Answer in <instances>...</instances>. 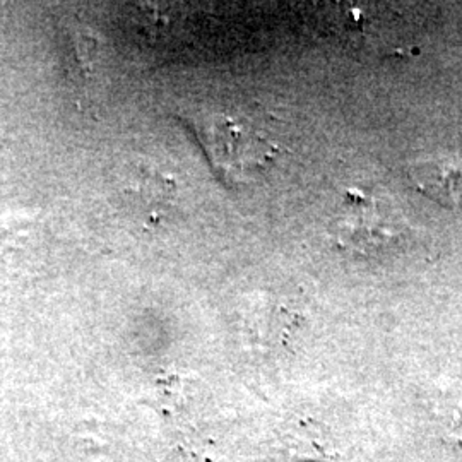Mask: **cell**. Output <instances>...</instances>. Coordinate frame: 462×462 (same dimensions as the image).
I'll use <instances>...</instances> for the list:
<instances>
[{
  "instance_id": "6da1fadb",
  "label": "cell",
  "mask_w": 462,
  "mask_h": 462,
  "mask_svg": "<svg viewBox=\"0 0 462 462\" xmlns=\"http://www.w3.org/2000/svg\"><path fill=\"white\" fill-rule=\"evenodd\" d=\"M190 124L216 171L231 185L259 182L280 156V146L248 118L202 112Z\"/></svg>"
},
{
  "instance_id": "3957f363",
  "label": "cell",
  "mask_w": 462,
  "mask_h": 462,
  "mask_svg": "<svg viewBox=\"0 0 462 462\" xmlns=\"http://www.w3.org/2000/svg\"><path fill=\"white\" fill-rule=\"evenodd\" d=\"M332 459L320 427L309 420L288 421L264 442L255 462H324Z\"/></svg>"
},
{
  "instance_id": "5b68a950",
  "label": "cell",
  "mask_w": 462,
  "mask_h": 462,
  "mask_svg": "<svg viewBox=\"0 0 462 462\" xmlns=\"http://www.w3.org/2000/svg\"><path fill=\"white\" fill-rule=\"evenodd\" d=\"M414 189L447 209H462V163L446 158L414 162L408 168Z\"/></svg>"
},
{
  "instance_id": "7a4b0ae2",
  "label": "cell",
  "mask_w": 462,
  "mask_h": 462,
  "mask_svg": "<svg viewBox=\"0 0 462 462\" xmlns=\"http://www.w3.org/2000/svg\"><path fill=\"white\" fill-rule=\"evenodd\" d=\"M383 213L375 199L365 196L360 190H347L337 226V238L343 247L372 254L377 248L397 242L401 230Z\"/></svg>"
},
{
  "instance_id": "277c9868",
  "label": "cell",
  "mask_w": 462,
  "mask_h": 462,
  "mask_svg": "<svg viewBox=\"0 0 462 462\" xmlns=\"http://www.w3.org/2000/svg\"><path fill=\"white\" fill-rule=\"evenodd\" d=\"M301 315L271 298H261L245 315V330L257 346L284 351L301 328Z\"/></svg>"
}]
</instances>
